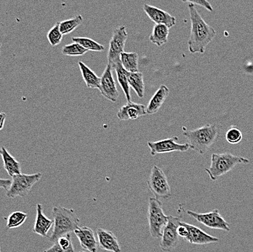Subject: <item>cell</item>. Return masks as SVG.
Instances as JSON below:
<instances>
[{
  "mask_svg": "<svg viewBox=\"0 0 253 252\" xmlns=\"http://www.w3.org/2000/svg\"><path fill=\"white\" fill-rule=\"evenodd\" d=\"M98 244L101 250L108 252H121L122 249L115 235L109 230L98 228L96 231Z\"/></svg>",
  "mask_w": 253,
  "mask_h": 252,
  "instance_id": "obj_16",
  "label": "cell"
},
{
  "mask_svg": "<svg viewBox=\"0 0 253 252\" xmlns=\"http://www.w3.org/2000/svg\"><path fill=\"white\" fill-rule=\"evenodd\" d=\"M12 180L10 179H1L0 178V189H4L7 191L11 185Z\"/></svg>",
  "mask_w": 253,
  "mask_h": 252,
  "instance_id": "obj_34",
  "label": "cell"
},
{
  "mask_svg": "<svg viewBox=\"0 0 253 252\" xmlns=\"http://www.w3.org/2000/svg\"><path fill=\"white\" fill-rule=\"evenodd\" d=\"M127 38L128 34L126 26H119L114 29L107 54L108 62L112 65L114 69L117 63L121 62L120 55L125 52Z\"/></svg>",
  "mask_w": 253,
  "mask_h": 252,
  "instance_id": "obj_8",
  "label": "cell"
},
{
  "mask_svg": "<svg viewBox=\"0 0 253 252\" xmlns=\"http://www.w3.org/2000/svg\"><path fill=\"white\" fill-rule=\"evenodd\" d=\"M146 114L145 105L129 101L119 109L117 116L120 120H135Z\"/></svg>",
  "mask_w": 253,
  "mask_h": 252,
  "instance_id": "obj_15",
  "label": "cell"
},
{
  "mask_svg": "<svg viewBox=\"0 0 253 252\" xmlns=\"http://www.w3.org/2000/svg\"><path fill=\"white\" fill-rule=\"evenodd\" d=\"M0 252H1V244H0Z\"/></svg>",
  "mask_w": 253,
  "mask_h": 252,
  "instance_id": "obj_37",
  "label": "cell"
},
{
  "mask_svg": "<svg viewBox=\"0 0 253 252\" xmlns=\"http://www.w3.org/2000/svg\"><path fill=\"white\" fill-rule=\"evenodd\" d=\"M44 252H75V250H64L62 247H60L58 242L55 241V244L50 249Z\"/></svg>",
  "mask_w": 253,
  "mask_h": 252,
  "instance_id": "obj_33",
  "label": "cell"
},
{
  "mask_svg": "<svg viewBox=\"0 0 253 252\" xmlns=\"http://www.w3.org/2000/svg\"><path fill=\"white\" fill-rule=\"evenodd\" d=\"M84 252V251H81V252Z\"/></svg>",
  "mask_w": 253,
  "mask_h": 252,
  "instance_id": "obj_39",
  "label": "cell"
},
{
  "mask_svg": "<svg viewBox=\"0 0 253 252\" xmlns=\"http://www.w3.org/2000/svg\"><path fill=\"white\" fill-rule=\"evenodd\" d=\"M1 155L4 168L10 177H13L15 175L22 174L21 163L7 151L5 147L1 148Z\"/></svg>",
  "mask_w": 253,
  "mask_h": 252,
  "instance_id": "obj_20",
  "label": "cell"
},
{
  "mask_svg": "<svg viewBox=\"0 0 253 252\" xmlns=\"http://www.w3.org/2000/svg\"><path fill=\"white\" fill-rule=\"evenodd\" d=\"M87 51L88 50L83 47L81 45L74 43L63 46L61 52L63 55L66 56H81L87 53Z\"/></svg>",
  "mask_w": 253,
  "mask_h": 252,
  "instance_id": "obj_28",
  "label": "cell"
},
{
  "mask_svg": "<svg viewBox=\"0 0 253 252\" xmlns=\"http://www.w3.org/2000/svg\"><path fill=\"white\" fill-rule=\"evenodd\" d=\"M120 61L128 72H138V55L137 52H123L120 55Z\"/></svg>",
  "mask_w": 253,
  "mask_h": 252,
  "instance_id": "obj_25",
  "label": "cell"
},
{
  "mask_svg": "<svg viewBox=\"0 0 253 252\" xmlns=\"http://www.w3.org/2000/svg\"><path fill=\"white\" fill-rule=\"evenodd\" d=\"M6 119H7V114L4 112H0V131L4 128Z\"/></svg>",
  "mask_w": 253,
  "mask_h": 252,
  "instance_id": "obj_35",
  "label": "cell"
},
{
  "mask_svg": "<svg viewBox=\"0 0 253 252\" xmlns=\"http://www.w3.org/2000/svg\"><path fill=\"white\" fill-rule=\"evenodd\" d=\"M1 43H0V55H1Z\"/></svg>",
  "mask_w": 253,
  "mask_h": 252,
  "instance_id": "obj_36",
  "label": "cell"
},
{
  "mask_svg": "<svg viewBox=\"0 0 253 252\" xmlns=\"http://www.w3.org/2000/svg\"><path fill=\"white\" fill-rule=\"evenodd\" d=\"M78 64L83 80H84L87 87L90 89H99L100 84H101V77H98L90 68L83 61H80Z\"/></svg>",
  "mask_w": 253,
  "mask_h": 252,
  "instance_id": "obj_21",
  "label": "cell"
},
{
  "mask_svg": "<svg viewBox=\"0 0 253 252\" xmlns=\"http://www.w3.org/2000/svg\"><path fill=\"white\" fill-rule=\"evenodd\" d=\"M149 190L156 199H170L171 189L164 171L158 165H154L147 181Z\"/></svg>",
  "mask_w": 253,
  "mask_h": 252,
  "instance_id": "obj_7",
  "label": "cell"
},
{
  "mask_svg": "<svg viewBox=\"0 0 253 252\" xmlns=\"http://www.w3.org/2000/svg\"><path fill=\"white\" fill-rule=\"evenodd\" d=\"M83 22V17L81 15H77L74 18L60 22V30L63 35H69L81 25Z\"/></svg>",
  "mask_w": 253,
  "mask_h": 252,
  "instance_id": "obj_26",
  "label": "cell"
},
{
  "mask_svg": "<svg viewBox=\"0 0 253 252\" xmlns=\"http://www.w3.org/2000/svg\"><path fill=\"white\" fill-rule=\"evenodd\" d=\"M143 9L149 18L156 24H164L169 28L176 24V18L162 9L148 4H143Z\"/></svg>",
  "mask_w": 253,
  "mask_h": 252,
  "instance_id": "obj_13",
  "label": "cell"
},
{
  "mask_svg": "<svg viewBox=\"0 0 253 252\" xmlns=\"http://www.w3.org/2000/svg\"><path fill=\"white\" fill-rule=\"evenodd\" d=\"M178 137H173L157 142H149L148 146L150 148V153L152 156L157 154L172 152V151H186L191 149L188 143L180 144L177 142Z\"/></svg>",
  "mask_w": 253,
  "mask_h": 252,
  "instance_id": "obj_11",
  "label": "cell"
},
{
  "mask_svg": "<svg viewBox=\"0 0 253 252\" xmlns=\"http://www.w3.org/2000/svg\"><path fill=\"white\" fill-rule=\"evenodd\" d=\"M63 34L60 30V23H56L47 33V38L51 46H58L63 40Z\"/></svg>",
  "mask_w": 253,
  "mask_h": 252,
  "instance_id": "obj_30",
  "label": "cell"
},
{
  "mask_svg": "<svg viewBox=\"0 0 253 252\" xmlns=\"http://www.w3.org/2000/svg\"><path fill=\"white\" fill-rule=\"evenodd\" d=\"M191 29L189 41V50L191 53H204L208 45L215 38L216 31L213 27L207 24L195 7V4L189 3Z\"/></svg>",
  "mask_w": 253,
  "mask_h": 252,
  "instance_id": "obj_1",
  "label": "cell"
},
{
  "mask_svg": "<svg viewBox=\"0 0 253 252\" xmlns=\"http://www.w3.org/2000/svg\"><path fill=\"white\" fill-rule=\"evenodd\" d=\"M169 94V90L165 85H162L157 92L155 93L152 98L151 99L147 107H146V113L148 114H154L157 113L160 108L165 103V100L168 98Z\"/></svg>",
  "mask_w": 253,
  "mask_h": 252,
  "instance_id": "obj_19",
  "label": "cell"
},
{
  "mask_svg": "<svg viewBox=\"0 0 253 252\" xmlns=\"http://www.w3.org/2000/svg\"><path fill=\"white\" fill-rule=\"evenodd\" d=\"M250 163L249 159L235 155L230 152L214 153L211 156V164L205 171L211 180L216 181L218 178L232 171L238 164Z\"/></svg>",
  "mask_w": 253,
  "mask_h": 252,
  "instance_id": "obj_4",
  "label": "cell"
},
{
  "mask_svg": "<svg viewBox=\"0 0 253 252\" xmlns=\"http://www.w3.org/2000/svg\"><path fill=\"white\" fill-rule=\"evenodd\" d=\"M37 216L33 232L42 237H47V233L52 227L53 222L48 219L43 212L42 205L37 204Z\"/></svg>",
  "mask_w": 253,
  "mask_h": 252,
  "instance_id": "obj_18",
  "label": "cell"
},
{
  "mask_svg": "<svg viewBox=\"0 0 253 252\" xmlns=\"http://www.w3.org/2000/svg\"><path fill=\"white\" fill-rule=\"evenodd\" d=\"M73 43H78L81 45L87 50L95 51V52H101L105 50V47L103 45L97 43L95 40L88 38H83V37H74L72 38Z\"/></svg>",
  "mask_w": 253,
  "mask_h": 252,
  "instance_id": "obj_27",
  "label": "cell"
},
{
  "mask_svg": "<svg viewBox=\"0 0 253 252\" xmlns=\"http://www.w3.org/2000/svg\"><path fill=\"white\" fill-rule=\"evenodd\" d=\"M114 70L116 71L117 74V80L120 86H121L122 89L123 90L125 95L127 102L131 101L130 94H129V85L128 82V72L123 67L121 62L117 63L114 67Z\"/></svg>",
  "mask_w": 253,
  "mask_h": 252,
  "instance_id": "obj_24",
  "label": "cell"
},
{
  "mask_svg": "<svg viewBox=\"0 0 253 252\" xmlns=\"http://www.w3.org/2000/svg\"><path fill=\"white\" fill-rule=\"evenodd\" d=\"M169 28L164 24H155L153 27L152 34L149 37V40L153 44L160 47L166 44L169 37Z\"/></svg>",
  "mask_w": 253,
  "mask_h": 252,
  "instance_id": "obj_22",
  "label": "cell"
},
{
  "mask_svg": "<svg viewBox=\"0 0 253 252\" xmlns=\"http://www.w3.org/2000/svg\"><path fill=\"white\" fill-rule=\"evenodd\" d=\"M128 82L138 97L143 99L145 95V84L143 75L141 72H128Z\"/></svg>",
  "mask_w": 253,
  "mask_h": 252,
  "instance_id": "obj_23",
  "label": "cell"
},
{
  "mask_svg": "<svg viewBox=\"0 0 253 252\" xmlns=\"http://www.w3.org/2000/svg\"><path fill=\"white\" fill-rule=\"evenodd\" d=\"M74 233L83 249L89 252H98V242L92 229L88 227H79Z\"/></svg>",
  "mask_w": 253,
  "mask_h": 252,
  "instance_id": "obj_17",
  "label": "cell"
},
{
  "mask_svg": "<svg viewBox=\"0 0 253 252\" xmlns=\"http://www.w3.org/2000/svg\"><path fill=\"white\" fill-rule=\"evenodd\" d=\"M113 70L112 65L108 63L101 77V84L98 90L106 100L115 103L118 100L119 91L114 79Z\"/></svg>",
  "mask_w": 253,
  "mask_h": 252,
  "instance_id": "obj_12",
  "label": "cell"
},
{
  "mask_svg": "<svg viewBox=\"0 0 253 252\" xmlns=\"http://www.w3.org/2000/svg\"><path fill=\"white\" fill-rule=\"evenodd\" d=\"M1 154V148H0V154Z\"/></svg>",
  "mask_w": 253,
  "mask_h": 252,
  "instance_id": "obj_38",
  "label": "cell"
},
{
  "mask_svg": "<svg viewBox=\"0 0 253 252\" xmlns=\"http://www.w3.org/2000/svg\"><path fill=\"white\" fill-rule=\"evenodd\" d=\"M187 214L195 219L197 222L203 224L205 226L215 230H221L229 232V224L225 220L224 218L220 215L217 209L213 210L208 213H197L195 211H187Z\"/></svg>",
  "mask_w": 253,
  "mask_h": 252,
  "instance_id": "obj_10",
  "label": "cell"
},
{
  "mask_svg": "<svg viewBox=\"0 0 253 252\" xmlns=\"http://www.w3.org/2000/svg\"><path fill=\"white\" fill-rule=\"evenodd\" d=\"M42 177V173L33 174H21L12 177V183L6 192V196L9 199L25 197Z\"/></svg>",
  "mask_w": 253,
  "mask_h": 252,
  "instance_id": "obj_6",
  "label": "cell"
},
{
  "mask_svg": "<svg viewBox=\"0 0 253 252\" xmlns=\"http://www.w3.org/2000/svg\"><path fill=\"white\" fill-rule=\"evenodd\" d=\"M28 215L22 211H14L7 218V227L9 229L17 228L21 226L27 219Z\"/></svg>",
  "mask_w": 253,
  "mask_h": 252,
  "instance_id": "obj_29",
  "label": "cell"
},
{
  "mask_svg": "<svg viewBox=\"0 0 253 252\" xmlns=\"http://www.w3.org/2000/svg\"><path fill=\"white\" fill-rule=\"evenodd\" d=\"M183 223L188 230L187 236L184 239H186L188 242L191 243V244L205 245V244H212V243H216L219 241V239L215 237V236L208 234L199 227L190 225V224L186 223L185 222H183Z\"/></svg>",
  "mask_w": 253,
  "mask_h": 252,
  "instance_id": "obj_14",
  "label": "cell"
},
{
  "mask_svg": "<svg viewBox=\"0 0 253 252\" xmlns=\"http://www.w3.org/2000/svg\"><path fill=\"white\" fill-rule=\"evenodd\" d=\"M222 127L218 124H207L192 131L183 127V135L187 139L191 150L205 154L217 142Z\"/></svg>",
  "mask_w": 253,
  "mask_h": 252,
  "instance_id": "obj_2",
  "label": "cell"
},
{
  "mask_svg": "<svg viewBox=\"0 0 253 252\" xmlns=\"http://www.w3.org/2000/svg\"><path fill=\"white\" fill-rule=\"evenodd\" d=\"M181 222L180 218L173 216H168V222L163 230L160 246L162 250L169 252L177 247L179 242L177 227Z\"/></svg>",
  "mask_w": 253,
  "mask_h": 252,
  "instance_id": "obj_9",
  "label": "cell"
},
{
  "mask_svg": "<svg viewBox=\"0 0 253 252\" xmlns=\"http://www.w3.org/2000/svg\"><path fill=\"white\" fill-rule=\"evenodd\" d=\"M148 222L149 232L153 239L163 236V230L168 222V216L165 214L163 203L154 198H150L148 206Z\"/></svg>",
  "mask_w": 253,
  "mask_h": 252,
  "instance_id": "obj_5",
  "label": "cell"
},
{
  "mask_svg": "<svg viewBox=\"0 0 253 252\" xmlns=\"http://www.w3.org/2000/svg\"><path fill=\"white\" fill-rule=\"evenodd\" d=\"M226 139L231 145L240 143L242 139V131L237 127L232 126L226 131Z\"/></svg>",
  "mask_w": 253,
  "mask_h": 252,
  "instance_id": "obj_31",
  "label": "cell"
},
{
  "mask_svg": "<svg viewBox=\"0 0 253 252\" xmlns=\"http://www.w3.org/2000/svg\"><path fill=\"white\" fill-rule=\"evenodd\" d=\"M54 226L50 241L55 242L61 236L75 232L79 228L80 219L75 210L62 206H55L52 208Z\"/></svg>",
  "mask_w": 253,
  "mask_h": 252,
  "instance_id": "obj_3",
  "label": "cell"
},
{
  "mask_svg": "<svg viewBox=\"0 0 253 252\" xmlns=\"http://www.w3.org/2000/svg\"><path fill=\"white\" fill-rule=\"evenodd\" d=\"M183 2H189L193 4L202 6L204 8L208 10V11H213V7L211 5V3L208 0H181Z\"/></svg>",
  "mask_w": 253,
  "mask_h": 252,
  "instance_id": "obj_32",
  "label": "cell"
}]
</instances>
